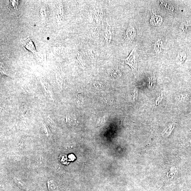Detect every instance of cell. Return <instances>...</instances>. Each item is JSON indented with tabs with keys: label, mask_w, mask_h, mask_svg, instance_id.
<instances>
[{
	"label": "cell",
	"mask_w": 191,
	"mask_h": 191,
	"mask_svg": "<svg viewBox=\"0 0 191 191\" xmlns=\"http://www.w3.org/2000/svg\"><path fill=\"white\" fill-rule=\"evenodd\" d=\"M104 15V11L101 6H97L93 9L92 12L93 22L91 26V30L99 32L100 26L103 21Z\"/></svg>",
	"instance_id": "6da1fadb"
},
{
	"label": "cell",
	"mask_w": 191,
	"mask_h": 191,
	"mask_svg": "<svg viewBox=\"0 0 191 191\" xmlns=\"http://www.w3.org/2000/svg\"><path fill=\"white\" fill-rule=\"evenodd\" d=\"M139 56L136 48H135L126 59L123 60L124 62L131 67L133 70H137V64Z\"/></svg>",
	"instance_id": "7a4b0ae2"
},
{
	"label": "cell",
	"mask_w": 191,
	"mask_h": 191,
	"mask_svg": "<svg viewBox=\"0 0 191 191\" xmlns=\"http://www.w3.org/2000/svg\"><path fill=\"white\" fill-rule=\"evenodd\" d=\"M111 29L112 28L110 22H106L103 25L102 31L103 37L106 43L109 44H110L112 39L113 35Z\"/></svg>",
	"instance_id": "3957f363"
},
{
	"label": "cell",
	"mask_w": 191,
	"mask_h": 191,
	"mask_svg": "<svg viewBox=\"0 0 191 191\" xmlns=\"http://www.w3.org/2000/svg\"><path fill=\"white\" fill-rule=\"evenodd\" d=\"M136 35V32L135 28L132 25H130L126 32L124 38L127 43L130 44L133 42Z\"/></svg>",
	"instance_id": "277c9868"
},
{
	"label": "cell",
	"mask_w": 191,
	"mask_h": 191,
	"mask_svg": "<svg viewBox=\"0 0 191 191\" xmlns=\"http://www.w3.org/2000/svg\"><path fill=\"white\" fill-rule=\"evenodd\" d=\"M87 54L89 58L92 60H94L100 56V51L94 47H90L87 49Z\"/></svg>",
	"instance_id": "5b68a950"
},
{
	"label": "cell",
	"mask_w": 191,
	"mask_h": 191,
	"mask_svg": "<svg viewBox=\"0 0 191 191\" xmlns=\"http://www.w3.org/2000/svg\"><path fill=\"white\" fill-rule=\"evenodd\" d=\"M152 13L150 23L151 25L154 26H159L161 24L163 19L161 16L156 15L153 12Z\"/></svg>",
	"instance_id": "8992f818"
},
{
	"label": "cell",
	"mask_w": 191,
	"mask_h": 191,
	"mask_svg": "<svg viewBox=\"0 0 191 191\" xmlns=\"http://www.w3.org/2000/svg\"><path fill=\"white\" fill-rule=\"evenodd\" d=\"M106 71L108 75L112 78H119L122 76V73L118 68H109Z\"/></svg>",
	"instance_id": "52a82bcc"
},
{
	"label": "cell",
	"mask_w": 191,
	"mask_h": 191,
	"mask_svg": "<svg viewBox=\"0 0 191 191\" xmlns=\"http://www.w3.org/2000/svg\"><path fill=\"white\" fill-rule=\"evenodd\" d=\"M161 6L164 9L170 12H173L174 10V6L171 3L166 1H160Z\"/></svg>",
	"instance_id": "ba28073f"
},
{
	"label": "cell",
	"mask_w": 191,
	"mask_h": 191,
	"mask_svg": "<svg viewBox=\"0 0 191 191\" xmlns=\"http://www.w3.org/2000/svg\"><path fill=\"white\" fill-rule=\"evenodd\" d=\"M156 78L155 75L153 73H151L149 77V82L148 87L149 90H152L156 85Z\"/></svg>",
	"instance_id": "9c48e42d"
},
{
	"label": "cell",
	"mask_w": 191,
	"mask_h": 191,
	"mask_svg": "<svg viewBox=\"0 0 191 191\" xmlns=\"http://www.w3.org/2000/svg\"><path fill=\"white\" fill-rule=\"evenodd\" d=\"M175 126V124L173 123L168 125L164 130L162 133V136L166 137L169 136Z\"/></svg>",
	"instance_id": "30bf717a"
},
{
	"label": "cell",
	"mask_w": 191,
	"mask_h": 191,
	"mask_svg": "<svg viewBox=\"0 0 191 191\" xmlns=\"http://www.w3.org/2000/svg\"><path fill=\"white\" fill-rule=\"evenodd\" d=\"M164 44L161 40L159 39L154 45V50L156 53L159 54L161 52L162 49L163 48Z\"/></svg>",
	"instance_id": "8fae6325"
},
{
	"label": "cell",
	"mask_w": 191,
	"mask_h": 191,
	"mask_svg": "<svg viewBox=\"0 0 191 191\" xmlns=\"http://www.w3.org/2000/svg\"><path fill=\"white\" fill-rule=\"evenodd\" d=\"M14 180L18 186L19 187L24 189H27L26 185L20 178L16 177H14Z\"/></svg>",
	"instance_id": "7c38bea8"
},
{
	"label": "cell",
	"mask_w": 191,
	"mask_h": 191,
	"mask_svg": "<svg viewBox=\"0 0 191 191\" xmlns=\"http://www.w3.org/2000/svg\"><path fill=\"white\" fill-rule=\"evenodd\" d=\"M186 57V54L182 53H179L178 54L177 58L176 60V63L178 64H181L184 61Z\"/></svg>",
	"instance_id": "4fadbf2b"
},
{
	"label": "cell",
	"mask_w": 191,
	"mask_h": 191,
	"mask_svg": "<svg viewBox=\"0 0 191 191\" xmlns=\"http://www.w3.org/2000/svg\"><path fill=\"white\" fill-rule=\"evenodd\" d=\"M47 187L49 190L50 191H55L57 188L56 183L52 180L48 181Z\"/></svg>",
	"instance_id": "5bb4252c"
},
{
	"label": "cell",
	"mask_w": 191,
	"mask_h": 191,
	"mask_svg": "<svg viewBox=\"0 0 191 191\" xmlns=\"http://www.w3.org/2000/svg\"><path fill=\"white\" fill-rule=\"evenodd\" d=\"M77 59L78 60L79 65H80L81 68H83V69H84L85 67V61H84V59L83 58L82 55H80V54L78 52H77Z\"/></svg>",
	"instance_id": "9a60e30c"
},
{
	"label": "cell",
	"mask_w": 191,
	"mask_h": 191,
	"mask_svg": "<svg viewBox=\"0 0 191 191\" xmlns=\"http://www.w3.org/2000/svg\"><path fill=\"white\" fill-rule=\"evenodd\" d=\"M42 126L43 131V132L44 134L46 135V136H48V133L47 127L43 124Z\"/></svg>",
	"instance_id": "2e32d148"
},
{
	"label": "cell",
	"mask_w": 191,
	"mask_h": 191,
	"mask_svg": "<svg viewBox=\"0 0 191 191\" xmlns=\"http://www.w3.org/2000/svg\"><path fill=\"white\" fill-rule=\"evenodd\" d=\"M162 99V95H161V96H160L159 97V98L157 99L156 100V105H158L159 104V103H160V102L161 101V100Z\"/></svg>",
	"instance_id": "e0dca14e"
},
{
	"label": "cell",
	"mask_w": 191,
	"mask_h": 191,
	"mask_svg": "<svg viewBox=\"0 0 191 191\" xmlns=\"http://www.w3.org/2000/svg\"><path fill=\"white\" fill-rule=\"evenodd\" d=\"M113 101L112 100H106V103L109 105H112L113 104Z\"/></svg>",
	"instance_id": "ac0fdd59"
}]
</instances>
